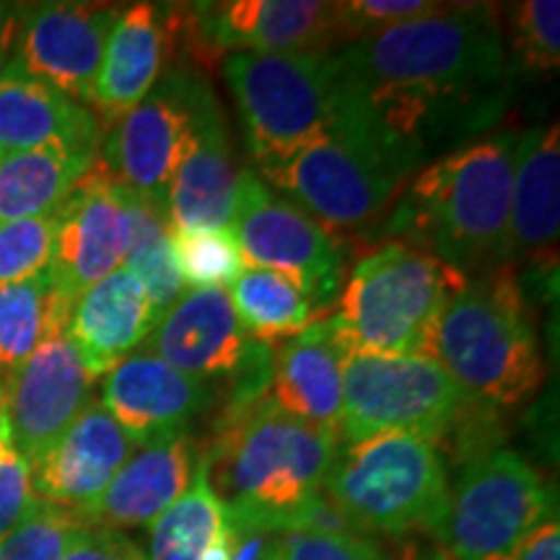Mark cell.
<instances>
[{
    "label": "cell",
    "mask_w": 560,
    "mask_h": 560,
    "mask_svg": "<svg viewBox=\"0 0 560 560\" xmlns=\"http://www.w3.org/2000/svg\"><path fill=\"white\" fill-rule=\"evenodd\" d=\"M340 120L366 136L412 179L459 145L482 138L509 109L514 68L490 5H441L374 37L340 47Z\"/></svg>",
    "instance_id": "6da1fadb"
},
{
    "label": "cell",
    "mask_w": 560,
    "mask_h": 560,
    "mask_svg": "<svg viewBox=\"0 0 560 560\" xmlns=\"http://www.w3.org/2000/svg\"><path fill=\"white\" fill-rule=\"evenodd\" d=\"M520 132L459 145L423 166L392 208L384 234L470 278L506 265Z\"/></svg>",
    "instance_id": "7a4b0ae2"
},
{
    "label": "cell",
    "mask_w": 560,
    "mask_h": 560,
    "mask_svg": "<svg viewBox=\"0 0 560 560\" xmlns=\"http://www.w3.org/2000/svg\"><path fill=\"white\" fill-rule=\"evenodd\" d=\"M338 450L340 433L272 408L262 395L229 408L202 459L231 520L291 532L317 524Z\"/></svg>",
    "instance_id": "3957f363"
},
{
    "label": "cell",
    "mask_w": 560,
    "mask_h": 560,
    "mask_svg": "<svg viewBox=\"0 0 560 560\" xmlns=\"http://www.w3.org/2000/svg\"><path fill=\"white\" fill-rule=\"evenodd\" d=\"M425 355L475 402L520 405L545 380V363L522 293L506 272L459 278L433 322Z\"/></svg>",
    "instance_id": "277c9868"
},
{
    "label": "cell",
    "mask_w": 560,
    "mask_h": 560,
    "mask_svg": "<svg viewBox=\"0 0 560 560\" xmlns=\"http://www.w3.org/2000/svg\"><path fill=\"white\" fill-rule=\"evenodd\" d=\"M446 465L433 441L382 433L335 454L325 503L361 535H433L446 506Z\"/></svg>",
    "instance_id": "5b68a950"
},
{
    "label": "cell",
    "mask_w": 560,
    "mask_h": 560,
    "mask_svg": "<svg viewBox=\"0 0 560 560\" xmlns=\"http://www.w3.org/2000/svg\"><path fill=\"white\" fill-rule=\"evenodd\" d=\"M459 278L423 252L382 244L355 265L325 322L346 355H425L433 322Z\"/></svg>",
    "instance_id": "8992f818"
},
{
    "label": "cell",
    "mask_w": 560,
    "mask_h": 560,
    "mask_svg": "<svg viewBox=\"0 0 560 560\" xmlns=\"http://www.w3.org/2000/svg\"><path fill=\"white\" fill-rule=\"evenodd\" d=\"M221 70L255 166L319 136L342 115L346 73L335 50L234 52Z\"/></svg>",
    "instance_id": "52a82bcc"
},
{
    "label": "cell",
    "mask_w": 560,
    "mask_h": 560,
    "mask_svg": "<svg viewBox=\"0 0 560 560\" xmlns=\"http://www.w3.org/2000/svg\"><path fill=\"white\" fill-rule=\"evenodd\" d=\"M249 170L327 229L380 219L408 187V174L342 120Z\"/></svg>",
    "instance_id": "ba28073f"
},
{
    "label": "cell",
    "mask_w": 560,
    "mask_h": 560,
    "mask_svg": "<svg viewBox=\"0 0 560 560\" xmlns=\"http://www.w3.org/2000/svg\"><path fill=\"white\" fill-rule=\"evenodd\" d=\"M556 499L520 452L490 450L467 462L446 490L433 537L452 560H511Z\"/></svg>",
    "instance_id": "9c48e42d"
},
{
    "label": "cell",
    "mask_w": 560,
    "mask_h": 560,
    "mask_svg": "<svg viewBox=\"0 0 560 560\" xmlns=\"http://www.w3.org/2000/svg\"><path fill=\"white\" fill-rule=\"evenodd\" d=\"M470 397L429 355L348 353L340 439L408 433L436 444L465 418Z\"/></svg>",
    "instance_id": "30bf717a"
},
{
    "label": "cell",
    "mask_w": 560,
    "mask_h": 560,
    "mask_svg": "<svg viewBox=\"0 0 560 560\" xmlns=\"http://www.w3.org/2000/svg\"><path fill=\"white\" fill-rule=\"evenodd\" d=\"M231 231L247 268L270 270L291 280L314 312L338 304L346 255L332 231L296 202L272 190L249 166L240 170Z\"/></svg>",
    "instance_id": "8fae6325"
},
{
    "label": "cell",
    "mask_w": 560,
    "mask_h": 560,
    "mask_svg": "<svg viewBox=\"0 0 560 560\" xmlns=\"http://www.w3.org/2000/svg\"><path fill=\"white\" fill-rule=\"evenodd\" d=\"M208 91L202 75L166 68L143 102L107 125L100 170L128 192L164 208L166 187L190 145Z\"/></svg>",
    "instance_id": "7c38bea8"
},
{
    "label": "cell",
    "mask_w": 560,
    "mask_h": 560,
    "mask_svg": "<svg viewBox=\"0 0 560 560\" xmlns=\"http://www.w3.org/2000/svg\"><path fill=\"white\" fill-rule=\"evenodd\" d=\"M143 348L192 380L234 376L231 408L260 400L268 392L272 348L244 330L226 289H187L156 322Z\"/></svg>",
    "instance_id": "4fadbf2b"
},
{
    "label": "cell",
    "mask_w": 560,
    "mask_h": 560,
    "mask_svg": "<svg viewBox=\"0 0 560 560\" xmlns=\"http://www.w3.org/2000/svg\"><path fill=\"white\" fill-rule=\"evenodd\" d=\"M112 3H34L21 9L5 70L30 75L91 109L109 32L120 16Z\"/></svg>",
    "instance_id": "5bb4252c"
},
{
    "label": "cell",
    "mask_w": 560,
    "mask_h": 560,
    "mask_svg": "<svg viewBox=\"0 0 560 560\" xmlns=\"http://www.w3.org/2000/svg\"><path fill=\"white\" fill-rule=\"evenodd\" d=\"M185 30L208 52H332L340 47L335 3L221 0L179 5Z\"/></svg>",
    "instance_id": "9a60e30c"
},
{
    "label": "cell",
    "mask_w": 560,
    "mask_h": 560,
    "mask_svg": "<svg viewBox=\"0 0 560 560\" xmlns=\"http://www.w3.org/2000/svg\"><path fill=\"white\" fill-rule=\"evenodd\" d=\"M96 376L75 353L66 327H58L3 382V416L13 444L37 462L94 400Z\"/></svg>",
    "instance_id": "2e32d148"
},
{
    "label": "cell",
    "mask_w": 560,
    "mask_h": 560,
    "mask_svg": "<svg viewBox=\"0 0 560 560\" xmlns=\"http://www.w3.org/2000/svg\"><path fill=\"white\" fill-rule=\"evenodd\" d=\"M130 244V192L96 170L58 210L50 278L62 304L73 306L89 285L122 268Z\"/></svg>",
    "instance_id": "e0dca14e"
},
{
    "label": "cell",
    "mask_w": 560,
    "mask_h": 560,
    "mask_svg": "<svg viewBox=\"0 0 560 560\" xmlns=\"http://www.w3.org/2000/svg\"><path fill=\"white\" fill-rule=\"evenodd\" d=\"M210 402V382L182 374L143 346L102 380L100 405L138 446L187 431Z\"/></svg>",
    "instance_id": "ac0fdd59"
},
{
    "label": "cell",
    "mask_w": 560,
    "mask_h": 560,
    "mask_svg": "<svg viewBox=\"0 0 560 560\" xmlns=\"http://www.w3.org/2000/svg\"><path fill=\"white\" fill-rule=\"evenodd\" d=\"M136 450V441L100 400H91L50 450L32 462L34 493L39 501L81 514L107 490Z\"/></svg>",
    "instance_id": "d6986e66"
},
{
    "label": "cell",
    "mask_w": 560,
    "mask_h": 560,
    "mask_svg": "<svg viewBox=\"0 0 560 560\" xmlns=\"http://www.w3.org/2000/svg\"><path fill=\"white\" fill-rule=\"evenodd\" d=\"M174 34L177 5L132 3L120 11L104 47L91 102V112L102 122H117L149 96L170 62Z\"/></svg>",
    "instance_id": "ffe728a7"
},
{
    "label": "cell",
    "mask_w": 560,
    "mask_h": 560,
    "mask_svg": "<svg viewBox=\"0 0 560 560\" xmlns=\"http://www.w3.org/2000/svg\"><path fill=\"white\" fill-rule=\"evenodd\" d=\"M198 462L200 452L187 431L140 444L100 499L81 511L79 520L86 527L117 532L151 527L190 488Z\"/></svg>",
    "instance_id": "44dd1931"
},
{
    "label": "cell",
    "mask_w": 560,
    "mask_h": 560,
    "mask_svg": "<svg viewBox=\"0 0 560 560\" xmlns=\"http://www.w3.org/2000/svg\"><path fill=\"white\" fill-rule=\"evenodd\" d=\"M236 179L231 138L213 89L200 104L190 145L166 187V221L172 231L226 229L234 215Z\"/></svg>",
    "instance_id": "7402d4cb"
},
{
    "label": "cell",
    "mask_w": 560,
    "mask_h": 560,
    "mask_svg": "<svg viewBox=\"0 0 560 560\" xmlns=\"http://www.w3.org/2000/svg\"><path fill=\"white\" fill-rule=\"evenodd\" d=\"M156 322L143 283L117 268L73 301L66 332L89 374L100 380L143 346Z\"/></svg>",
    "instance_id": "603a6c76"
},
{
    "label": "cell",
    "mask_w": 560,
    "mask_h": 560,
    "mask_svg": "<svg viewBox=\"0 0 560 560\" xmlns=\"http://www.w3.org/2000/svg\"><path fill=\"white\" fill-rule=\"evenodd\" d=\"M342 361L346 350L325 319L312 322L272 355L265 400L272 408L340 433Z\"/></svg>",
    "instance_id": "cb8c5ba5"
},
{
    "label": "cell",
    "mask_w": 560,
    "mask_h": 560,
    "mask_svg": "<svg viewBox=\"0 0 560 560\" xmlns=\"http://www.w3.org/2000/svg\"><path fill=\"white\" fill-rule=\"evenodd\" d=\"M560 226L558 122L520 132L511 187L506 265L556 252Z\"/></svg>",
    "instance_id": "d4e9b609"
},
{
    "label": "cell",
    "mask_w": 560,
    "mask_h": 560,
    "mask_svg": "<svg viewBox=\"0 0 560 560\" xmlns=\"http://www.w3.org/2000/svg\"><path fill=\"white\" fill-rule=\"evenodd\" d=\"M102 136L104 125L89 107L30 75L0 73V156L52 143L100 149Z\"/></svg>",
    "instance_id": "484cf974"
},
{
    "label": "cell",
    "mask_w": 560,
    "mask_h": 560,
    "mask_svg": "<svg viewBox=\"0 0 560 560\" xmlns=\"http://www.w3.org/2000/svg\"><path fill=\"white\" fill-rule=\"evenodd\" d=\"M100 164L94 145L52 143L0 156V223L60 210L70 192Z\"/></svg>",
    "instance_id": "4316f807"
},
{
    "label": "cell",
    "mask_w": 560,
    "mask_h": 560,
    "mask_svg": "<svg viewBox=\"0 0 560 560\" xmlns=\"http://www.w3.org/2000/svg\"><path fill=\"white\" fill-rule=\"evenodd\" d=\"M149 560H234L231 516L198 462L190 488L151 524Z\"/></svg>",
    "instance_id": "83f0119b"
},
{
    "label": "cell",
    "mask_w": 560,
    "mask_h": 560,
    "mask_svg": "<svg viewBox=\"0 0 560 560\" xmlns=\"http://www.w3.org/2000/svg\"><path fill=\"white\" fill-rule=\"evenodd\" d=\"M70 306L55 293L50 272L0 289V384L24 363L39 342L68 327Z\"/></svg>",
    "instance_id": "f1b7e54d"
},
{
    "label": "cell",
    "mask_w": 560,
    "mask_h": 560,
    "mask_svg": "<svg viewBox=\"0 0 560 560\" xmlns=\"http://www.w3.org/2000/svg\"><path fill=\"white\" fill-rule=\"evenodd\" d=\"M226 291L236 319L260 342L296 338L317 317L310 299L278 272L247 268Z\"/></svg>",
    "instance_id": "f546056e"
},
{
    "label": "cell",
    "mask_w": 560,
    "mask_h": 560,
    "mask_svg": "<svg viewBox=\"0 0 560 560\" xmlns=\"http://www.w3.org/2000/svg\"><path fill=\"white\" fill-rule=\"evenodd\" d=\"M122 268H128L149 293L153 312L161 319L185 296L187 285L179 276L172 249V229L164 208L130 192V244Z\"/></svg>",
    "instance_id": "4dcf8cb0"
},
{
    "label": "cell",
    "mask_w": 560,
    "mask_h": 560,
    "mask_svg": "<svg viewBox=\"0 0 560 560\" xmlns=\"http://www.w3.org/2000/svg\"><path fill=\"white\" fill-rule=\"evenodd\" d=\"M172 249L187 289H229L247 270L231 226L172 231Z\"/></svg>",
    "instance_id": "1f68e13d"
},
{
    "label": "cell",
    "mask_w": 560,
    "mask_h": 560,
    "mask_svg": "<svg viewBox=\"0 0 560 560\" xmlns=\"http://www.w3.org/2000/svg\"><path fill=\"white\" fill-rule=\"evenodd\" d=\"M511 68L527 75H552L560 66V3L524 0L511 9L506 42Z\"/></svg>",
    "instance_id": "d6a6232c"
},
{
    "label": "cell",
    "mask_w": 560,
    "mask_h": 560,
    "mask_svg": "<svg viewBox=\"0 0 560 560\" xmlns=\"http://www.w3.org/2000/svg\"><path fill=\"white\" fill-rule=\"evenodd\" d=\"M83 527L79 514L37 499L30 514L0 540V560H62Z\"/></svg>",
    "instance_id": "836d02e7"
},
{
    "label": "cell",
    "mask_w": 560,
    "mask_h": 560,
    "mask_svg": "<svg viewBox=\"0 0 560 560\" xmlns=\"http://www.w3.org/2000/svg\"><path fill=\"white\" fill-rule=\"evenodd\" d=\"M58 210L37 219L0 223V289L50 270Z\"/></svg>",
    "instance_id": "e575fe53"
},
{
    "label": "cell",
    "mask_w": 560,
    "mask_h": 560,
    "mask_svg": "<svg viewBox=\"0 0 560 560\" xmlns=\"http://www.w3.org/2000/svg\"><path fill=\"white\" fill-rule=\"evenodd\" d=\"M272 560H389L374 537L353 529L306 527L283 532Z\"/></svg>",
    "instance_id": "d590c367"
},
{
    "label": "cell",
    "mask_w": 560,
    "mask_h": 560,
    "mask_svg": "<svg viewBox=\"0 0 560 560\" xmlns=\"http://www.w3.org/2000/svg\"><path fill=\"white\" fill-rule=\"evenodd\" d=\"M444 3L433 0H335L340 47L382 34L408 21L431 16Z\"/></svg>",
    "instance_id": "8d00e7d4"
},
{
    "label": "cell",
    "mask_w": 560,
    "mask_h": 560,
    "mask_svg": "<svg viewBox=\"0 0 560 560\" xmlns=\"http://www.w3.org/2000/svg\"><path fill=\"white\" fill-rule=\"evenodd\" d=\"M37 493L32 482V465L13 444L9 420L0 412V540L30 514Z\"/></svg>",
    "instance_id": "74e56055"
},
{
    "label": "cell",
    "mask_w": 560,
    "mask_h": 560,
    "mask_svg": "<svg viewBox=\"0 0 560 560\" xmlns=\"http://www.w3.org/2000/svg\"><path fill=\"white\" fill-rule=\"evenodd\" d=\"M62 560H149L125 532L83 527Z\"/></svg>",
    "instance_id": "f35d334b"
},
{
    "label": "cell",
    "mask_w": 560,
    "mask_h": 560,
    "mask_svg": "<svg viewBox=\"0 0 560 560\" xmlns=\"http://www.w3.org/2000/svg\"><path fill=\"white\" fill-rule=\"evenodd\" d=\"M511 560H560L558 511L529 532V537L520 545Z\"/></svg>",
    "instance_id": "ab89813d"
},
{
    "label": "cell",
    "mask_w": 560,
    "mask_h": 560,
    "mask_svg": "<svg viewBox=\"0 0 560 560\" xmlns=\"http://www.w3.org/2000/svg\"><path fill=\"white\" fill-rule=\"evenodd\" d=\"M21 9H24V5L19 3H0V73H3L11 60V50L13 42H16L21 21Z\"/></svg>",
    "instance_id": "60d3db41"
},
{
    "label": "cell",
    "mask_w": 560,
    "mask_h": 560,
    "mask_svg": "<svg viewBox=\"0 0 560 560\" xmlns=\"http://www.w3.org/2000/svg\"><path fill=\"white\" fill-rule=\"evenodd\" d=\"M395 560H452L439 545L423 542V540H408L402 545V550L397 552Z\"/></svg>",
    "instance_id": "b9f144b4"
},
{
    "label": "cell",
    "mask_w": 560,
    "mask_h": 560,
    "mask_svg": "<svg viewBox=\"0 0 560 560\" xmlns=\"http://www.w3.org/2000/svg\"><path fill=\"white\" fill-rule=\"evenodd\" d=\"M0 412H3V384H0Z\"/></svg>",
    "instance_id": "7bdbcfd3"
}]
</instances>
